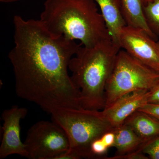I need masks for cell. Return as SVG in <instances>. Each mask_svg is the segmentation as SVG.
<instances>
[{"label": "cell", "mask_w": 159, "mask_h": 159, "mask_svg": "<svg viewBox=\"0 0 159 159\" xmlns=\"http://www.w3.org/2000/svg\"><path fill=\"white\" fill-rule=\"evenodd\" d=\"M14 46L9 54L18 97L50 114L82 108L80 90L68 74L81 44L50 33L39 20L13 18Z\"/></svg>", "instance_id": "obj_1"}, {"label": "cell", "mask_w": 159, "mask_h": 159, "mask_svg": "<svg viewBox=\"0 0 159 159\" xmlns=\"http://www.w3.org/2000/svg\"><path fill=\"white\" fill-rule=\"evenodd\" d=\"M94 0H46L39 20L53 35L91 47L111 39Z\"/></svg>", "instance_id": "obj_2"}, {"label": "cell", "mask_w": 159, "mask_h": 159, "mask_svg": "<svg viewBox=\"0 0 159 159\" xmlns=\"http://www.w3.org/2000/svg\"><path fill=\"white\" fill-rule=\"evenodd\" d=\"M120 46L111 39L91 47H80L71 58V79L79 90L82 108L102 110L106 85L113 69Z\"/></svg>", "instance_id": "obj_3"}, {"label": "cell", "mask_w": 159, "mask_h": 159, "mask_svg": "<svg viewBox=\"0 0 159 159\" xmlns=\"http://www.w3.org/2000/svg\"><path fill=\"white\" fill-rule=\"evenodd\" d=\"M52 121L65 132L69 149L81 158L93 159L91 145L94 140L113 129L102 110L66 109L51 114Z\"/></svg>", "instance_id": "obj_4"}, {"label": "cell", "mask_w": 159, "mask_h": 159, "mask_svg": "<svg viewBox=\"0 0 159 159\" xmlns=\"http://www.w3.org/2000/svg\"><path fill=\"white\" fill-rule=\"evenodd\" d=\"M159 80V73L121 49L106 85L104 108L127 94L151 90Z\"/></svg>", "instance_id": "obj_5"}, {"label": "cell", "mask_w": 159, "mask_h": 159, "mask_svg": "<svg viewBox=\"0 0 159 159\" xmlns=\"http://www.w3.org/2000/svg\"><path fill=\"white\" fill-rule=\"evenodd\" d=\"M24 144L31 159H54L70 148L65 132L53 121H40L32 125Z\"/></svg>", "instance_id": "obj_6"}, {"label": "cell", "mask_w": 159, "mask_h": 159, "mask_svg": "<svg viewBox=\"0 0 159 159\" xmlns=\"http://www.w3.org/2000/svg\"><path fill=\"white\" fill-rule=\"evenodd\" d=\"M119 44L133 57L159 73V44L144 30L125 25L119 36Z\"/></svg>", "instance_id": "obj_7"}, {"label": "cell", "mask_w": 159, "mask_h": 159, "mask_svg": "<svg viewBox=\"0 0 159 159\" xmlns=\"http://www.w3.org/2000/svg\"><path fill=\"white\" fill-rule=\"evenodd\" d=\"M28 113L27 109L16 105L3 111V135L0 145V159L6 158L13 154L28 158L25 144L20 139V122Z\"/></svg>", "instance_id": "obj_8"}, {"label": "cell", "mask_w": 159, "mask_h": 159, "mask_svg": "<svg viewBox=\"0 0 159 159\" xmlns=\"http://www.w3.org/2000/svg\"><path fill=\"white\" fill-rule=\"evenodd\" d=\"M150 91H141L127 94L117 99L102 111L113 128L124 124L126 119L147 102Z\"/></svg>", "instance_id": "obj_9"}, {"label": "cell", "mask_w": 159, "mask_h": 159, "mask_svg": "<svg viewBox=\"0 0 159 159\" xmlns=\"http://www.w3.org/2000/svg\"><path fill=\"white\" fill-rule=\"evenodd\" d=\"M104 18L111 39L119 44V36L126 23L121 12L119 0H94Z\"/></svg>", "instance_id": "obj_10"}, {"label": "cell", "mask_w": 159, "mask_h": 159, "mask_svg": "<svg viewBox=\"0 0 159 159\" xmlns=\"http://www.w3.org/2000/svg\"><path fill=\"white\" fill-rule=\"evenodd\" d=\"M124 124L129 126L144 143L159 136V120L142 111H136Z\"/></svg>", "instance_id": "obj_11"}, {"label": "cell", "mask_w": 159, "mask_h": 159, "mask_svg": "<svg viewBox=\"0 0 159 159\" xmlns=\"http://www.w3.org/2000/svg\"><path fill=\"white\" fill-rule=\"evenodd\" d=\"M121 12L126 25L142 29L156 40L145 21L142 0H119Z\"/></svg>", "instance_id": "obj_12"}, {"label": "cell", "mask_w": 159, "mask_h": 159, "mask_svg": "<svg viewBox=\"0 0 159 159\" xmlns=\"http://www.w3.org/2000/svg\"><path fill=\"white\" fill-rule=\"evenodd\" d=\"M116 136L113 147L116 154L123 155L135 151L144 143L137 134L125 124L113 128Z\"/></svg>", "instance_id": "obj_13"}, {"label": "cell", "mask_w": 159, "mask_h": 159, "mask_svg": "<svg viewBox=\"0 0 159 159\" xmlns=\"http://www.w3.org/2000/svg\"><path fill=\"white\" fill-rule=\"evenodd\" d=\"M142 9L148 28L159 39V0H142Z\"/></svg>", "instance_id": "obj_14"}, {"label": "cell", "mask_w": 159, "mask_h": 159, "mask_svg": "<svg viewBox=\"0 0 159 159\" xmlns=\"http://www.w3.org/2000/svg\"><path fill=\"white\" fill-rule=\"evenodd\" d=\"M139 149L149 159H159V136L143 143Z\"/></svg>", "instance_id": "obj_15"}, {"label": "cell", "mask_w": 159, "mask_h": 159, "mask_svg": "<svg viewBox=\"0 0 159 159\" xmlns=\"http://www.w3.org/2000/svg\"><path fill=\"white\" fill-rule=\"evenodd\" d=\"M108 148L107 147L101 138L94 140L91 145V152L93 155V158L104 159L105 155L107 153Z\"/></svg>", "instance_id": "obj_16"}, {"label": "cell", "mask_w": 159, "mask_h": 159, "mask_svg": "<svg viewBox=\"0 0 159 159\" xmlns=\"http://www.w3.org/2000/svg\"><path fill=\"white\" fill-rule=\"evenodd\" d=\"M138 110L146 113L159 121V102H146Z\"/></svg>", "instance_id": "obj_17"}, {"label": "cell", "mask_w": 159, "mask_h": 159, "mask_svg": "<svg viewBox=\"0 0 159 159\" xmlns=\"http://www.w3.org/2000/svg\"><path fill=\"white\" fill-rule=\"evenodd\" d=\"M149 159L145 154L138 149L135 151L123 155H116L113 157H106L104 159Z\"/></svg>", "instance_id": "obj_18"}, {"label": "cell", "mask_w": 159, "mask_h": 159, "mask_svg": "<svg viewBox=\"0 0 159 159\" xmlns=\"http://www.w3.org/2000/svg\"><path fill=\"white\" fill-rule=\"evenodd\" d=\"M100 138L107 148H109L111 147H113L116 139L113 129L112 130L106 132Z\"/></svg>", "instance_id": "obj_19"}, {"label": "cell", "mask_w": 159, "mask_h": 159, "mask_svg": "<svg viewBox=\"0 0 159 159\" xmlns=\"http://www.w3.org/2000/svg\"><path fill=\"white\" fill-rule=\"evenodd\" d=\"M147 102H159V80L149 92Z\"/></svg>", "instance_id": "obj_20"}, {"label": "cell", "mask_w": 159, "mask_h": 159, "mask_svg": "<svg viewBox=\"0 0 159 159\" xmlns=\"http://www.w3.org/2000/svg\"><path fill=\"white\" fill-rule=\"evenodd\" d=\"M80 159L79 156L74 152L70 149L61 153L54 159Z\"/></svg>", "instance_id": "obj_21"}, {"label": "cell", "mask_w": 159, "mask_h": 159, "mask_svg": "<svg viewBox=\"0 0 159 159\" xmlns=\"http://www.w3.org/2000/svg\"><path fill=\"white\" fill-rule=\"evenodd\" d=\"M21 1V0H0L1 2L9 3L15 2H18V1Z\"/></svg>", "instance_id": "obj_22"}, {"label": "cell", "mask_w": 159, "mask_h": 159, "mask_svg": "<svg viewBox=\"0 0 159 159\" xmlns=\"http://www.w3.org/2000/svg\"><path fill=\"white\" fill-rule=\"evenodd\" d=\"M158 42V43H159V40L158 41H157Z\"/></svg>", "instance_id": "obj_23"}]
</instances>
